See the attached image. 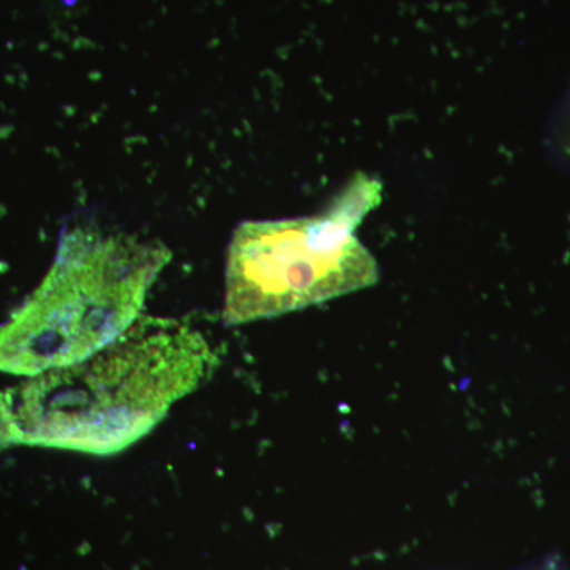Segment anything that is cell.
<instances>
[{
  "label": "cell",
  "instance_id": "obj_1",
  "mask_svg": "<svg viewBox=\"0 0 570 570\" xmlns=\"http://www.w3.org/2000/svg\"><path fill=\"white\" fill-rule=\"evenodd\" d=\"M217 355L181 321L138 317L121 336L29 379L13 395L22 444L116 455L212 376Z\"/></svg>",
  "mask_w": 570,
  "mask_h": 570
},
{
  "label": "cell",
  "instance_id": "obj_2",
  "mask_svg": "<svg viewBox=\"0 0 570 570\" xmlns=\"http://www.w3.org/2000/svg\"><path fill=\"white\" fill-rule=\"evenodd\" d=\"M170 258L160 243L135 236H63L48 275L0 325V373L32 377L96 354L140 317Z\"/></svg>",
  "mask_w": 570,
  "mask_h": 570
},
{
  "label": "cell",
  "instance_id": "obj_3",
  "mask_svg": "<svg viewBox=\"0 0 570 570\" xmlns=\"http://www.w3.org/2000/svg\"><path fill=\"white\" fill-rule=\"evenodd\" d=\"M381 198V181L360 174L317 216L239 225L228 247L225 324L283 316L376 284V258L355 230Z\"/></svg>",
  "mask_w": 570,
  "mask_h": 570
},
{
  "label": "cell",
  "instance_id": "obj_4",
  "mask_svg": "<svg viewBox=\"0 0 570 570\" xmlns=\"http://www.w3.org/2000/svg\"><path fill=\"white\" fill-rule=\"evenodd\" d=\"M22 444L20 428L14 419L13 395L0 393V450Z\"/></svg>",
  "mask_w": 570,
  "mask_h": 570
}]
</instances>
